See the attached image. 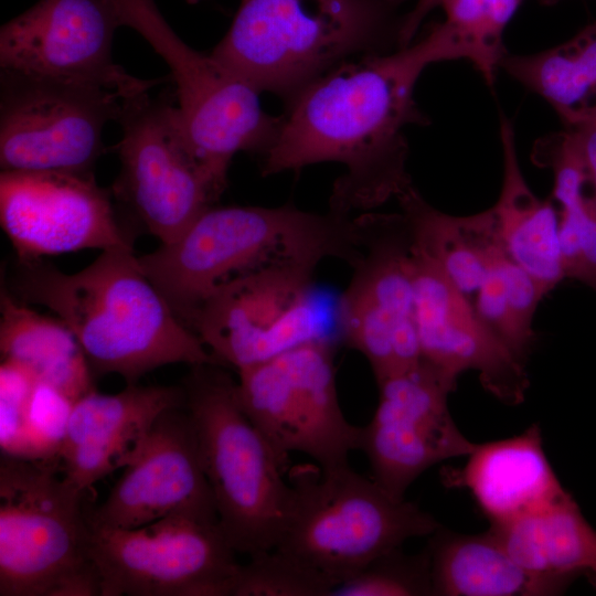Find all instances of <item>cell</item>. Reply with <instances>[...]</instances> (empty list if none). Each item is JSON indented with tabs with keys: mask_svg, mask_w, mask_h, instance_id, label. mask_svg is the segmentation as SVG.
I'll return each mask as SVG.
<instances>
[{
	"mask_svg": "<svg viewBox=\"0 0 596 596\" xmlns=\"http://www.w3.org/2000/svg\"><path fill=\"white\" fill-rule=\"evenodd\" d=\"M471 58L470 47L445 20L407 46L340 64L287 103L279 135L260 158L262 174L343 164L329 204L344 216L398 199L413 187L405 129L429 124L414 98L418 78L432 64Z\"/></svg>",
	"mask_w": 596,
	"mask_h": 596,
	"instance_id": "obj_1",
	"label": "cell"
},
{
	"mask_svg": "<svg viewBox=\"0 0 596 596\" xmlns=\"http://www.w3.org/2000/svg\"><path fill=\"white\" fill-rule=\"evenodd\" d=\"M4 285L66 324L94 376L117 374L136 384L168 364H219L143 274L134 251H104L71 274L41 259H17Z\"/></svg>",
	"mask_w": 596,
	"mask_h": 596,
	"instance_id": "obj_2",
	"label": "cell"
},
{
	"mask_svg": "<svg viewBox=\"0 0 596 596\" xmlns=\"http://www.w3.org/2000/svg\"><path fill=\"white\" fill-rule=\"evenodd\" d=\"M363 237V214H319L291 205L210 206L175 241L137 260L190 329L200 307L225 285L280 269L316 272L327 258L353 266Z\"/></svg>",
	"mask_w": 596,
	"mask_h": 596,
	"instance_id": "obj_3",
	"label": "cell"
},
{
	"mask_svg": "<svg viewBox=\"0 0 596 596\" xmlns=\"http://www.w3.org/2000/svg\"><path fill=\"white\" fill-rule=\"evenodd\" d=\"M408 0H241L211 55L289 103L340 64L398 47Z\"/></svg>",
	"mask_w": 596,
	"mask_h": 596,
	"instance_id": "obj_4",
	"label": "cell"
},
{
	"mask_svg": "<svg viewBox=\"0 0 596 596\" xmlns=\"http://www.w3.org/2000/svg\"><path fill=\"white\" fill-rule=\"evenodd\" d=\"M181 385L224 535L248 556L274 549L292 496L287 460L246 415L222 365H193Z\"/></svg>",
	"mask_w": 596,
	"mask_h": 596,
	"instance_id": "obj_5",
	"label": "cell"
},
{
	"mask_svg": "<svg viewBox=\"0 0 596 596\" xmlns=\"http://www.w3.org/2000/svg\"><path fill=\"white\" fill-rule=\"evenodd\" d=\"M84 491L61 462L2 455L0 596H96Z\"/></svg>",
	"mask_w": 596,
	"mask_h": 596,
	"instance_id": "obj_6",
	"label": "cell"
},
{
	"mask_svg": "<svg viewBox=\"0 0 596 596\" xmlns=\"http://www.w3.org/2000/svg\"><path fill=\"white\" fill-rule=\"evenodd\" d=\"M291 502L274 549L331 578L337 585L409 539L440 524L417 504L392 497L349 464L331 469L302 465L290 472ZM337 587V586H336Z\"/></svg>",
	"mask_w": 596,
	"mask_h": 596,
	"instance_id": "obj_7",
	"label": "cell"
},
{
	"mask_svg": "<svg viewBox=\"0 0 596 596\" xmlns=\"http://www.w3.org/2000/svg\"><path fill=\"white\" fill-rule=\"evenodd\" d=\"M108 2L120 26L137 31L167 63L184 130L222 194L233 157L245 151L262 158L275 143L283 116L263 109L260 92L248 81L181 40L153 0Z\"/></svg>",
	"mask_w": 596,
	"mask_h": 596,
	"instance_id": "obj_8",
	"label": "cell"
},
{
	"mask_svg": "<svg viewBox=\"0 0 596 596\" xmlns=\"http://www.w3.org/2000/svg\"><path fill=\"white\" fill-rule=\"evenodd\" d=\"M111 194L161 244L175 241L221 193L199 161L177 105L142 93L123 102Z\"/></svg>",
	"mask_w": 596,
	"mask_h": 596,
	"instance_id": "obj_9",
	"label": "cell"
},
{
	"mask_svg": "<svg viewBox=\"0 0 596 596\" xmlns=\"http://www.w3.org/2000/svg\"><path fill=\"white\" fill-rule=\"evenodd\" d=\"M237 373L242 408L285 460L301 453L331 469L360 450L362 427L342 412L333 350L323 338Z\"/></svg>",
	"mask_w": 596,
	"mask_h": 596,
	"instance_id": "obj_10",
	"label": "cell"
},
{
	"mask_svg": "<svg viewBox=\"0 0 596 596\" xmlns=\"http://www.w3.org/2000/svg\"><path fill=\"white\" fill-rule=\"evenodd\" d=\"M91 532L99 596H230L240 563L219 520L175 513Z\"/></svg>",
	"mask_w": 596,
	"mask_h": 596,
	"instance_id": "obj_11",
	"label": "cell"
},
{
	"mask_svg": "<svg viewBox=\"0 0 596 596\" xmlns=\"http://www.w3.org/2000/svg\"><path fill=\"white\" fill-rule=\"evenodd\" d=\"M1 171L91 173L124 97L100 87L0 74Z\"/></svg>",
	"mask_w": 596,
	"mask_h": 596,
	"instance_id": "obj_12",
	"label": "cell"
},
{
	"mask_svg": "<svg viewBox=\"0 0 596 596\" xmlns=\"http://www.w3.org/2000/svg\"><path fill=\"white\" fill-rule=\"evenodd\" d=\"M413 246L402 212H366L362 255L341 296L339 318L347 343L365 356L376 382L422 360Z\"/></svg>",
	"mask_w": 596,
	"mask_h": 596,
	"instance_id": "obj_13",
	"label": "cell"
},
{
	"mask_svg": "<svg viewBox=\"0 0 596 596\" xmlns=\"http://www.w3.org/2000/svg\"><path fill=\"white\" fill-rule=\"evenodd\" d=\"M120 26L108 0H40L0 30V70L100 87L124 98L160 81L128 74L111 55Z\"/></svg>",
	"mask_w": 596,
	"mask_h": 596,
	"instance_id": "obj_14",
	"label": "cell"
},
{
	"mask_svg": "<svg viewBox=\"0 0 596 596\" xmlns=\"http://www.w3.org/2000/svg\"><path fill=\"white\" fill-rule=\"evenodd\" d=\"M111 191L94 173L1 171L0 223L19 260L82 249H132Z\"/></svg>",
	"mask_w": 596,
	"mask_h": 596,
	"instance_id": "obj_15",
	"label": "cell"
},
{
	"mask_svg": "<svg viewBox=\"0 0 596 596\" xmlns=\"http://www.w3.org/2000/svg\"><path fill=\"white\" fill-rule=\"evenodd\" d=\"M376 383L379 402L362 427L360 450L369 460L372 478L392 497L404 500L424 471L467 456L476 444L461 434L448 408V396L457 385L424 360Z\"/></svg>",
	"mask_w": 596,
	"mask_h": 596,
	"instance_id": "obj_16",
	"label": "cell"
},
{
	"mask_svg": "<svg viewBox=\"0 0 596 596\" xmlns=\"http://www.w3.org/2000/svg\"><path fill=\"white\" fill-rule=\"evenodd\" d=\"M313 273L280 269L234 280L200 307L190 329L220 365L236 371L322 338L310 300Z\"/></svg>",
	"mask_w": 596,
	"mask_h": 596,
	"instance_id": "obj_17",
	"label": "cell"
},
{
	"mask_svg": "<svg viewBox=\"0 0 596 596\" xmlns=\"http://www.w3.org/2000/svg\"><path fill=\"white\" fill-rule=\"evenodd\" d=\"M413 260L422 360L456 385L464 372L476 371L482 387L500 402L522 403L530 385L525 362L485 323L471 301L415 242Z\"/></svg>",
	"mask_w": 596,
	"mask_h": 596,
	"instance_id": "obj_18",
	"label": "cell"
},
{
	"mask_svg": "<svg viewBox=\"0 0 596 596\" xmlns=\"http://www.w3.org/2000/svg\"><path fill=\"white\" fill-rule=\"evenodd\" d=\"M175 513L219 520L184 406L160 415L143 451L125 468L104 502L87 504L91 525L115 529L138 528Z\"/></svg>",
	"mask_w": 596,
	"mask_h": 596,
	"instance_id": "obj_19",
	"label": "cell"
},
{
	"mask_svg": "<svg viewBox=\"0 0 596 596\" xmlns=\"http://www.w3.org/2000/svg\"><path fill=\"white\" fill-rule=\"evenodd\" d=\"M184 406L182 385L127 384L115 394L91 390L74 402L61 450L64 477L86 492L143 451L162 413Z\"/></svg>",
	"mask_w": 596,
	"mask_h": 596,
	"instance_id": "obj_20",
	"label": "cell"
},
{
	"mask_svg": "<svg viewBox=\"0 0 596 596\" xmlns=\"http://www.w3.org/2000/svg\"><path fill=\"white\" fill-rule=\"evenodd\" d=\"M459 469L443 472L449 488H465L490 525L541 509L570 494L543 448L540 426L476 444Z\"/></svg>",
	"mask_w": 596,
	"mask_h": 596,
	"instance_id": "obj_21",
	"label": "cell"
},
{
	"mask_svg": "<svg viewBox=\"0 0 596 596\" xmlns=\"http://www.w3.org/2000/svg\"><path fill=\"white\" fill-rule=\"evenodd\" d=\"M489 530L523 568L562 592L582 575L596 587V530L571 494Z\"/></svg>",
	"mask_w": 596,
	"mask_h": 596,
	"instance_id": "obj_22",
	"label": "cell"
},
{
	"mask_svg": "<svg viewBox=\"0 0 596 596\" xmlns=\"http://www.w3.org/2000/svg\"><path fill=\"white\" fill-rule=\"evenodd\" d=\"M503 178L491 207L509 256L525 269L547 295L565 273L558 238V212L550 200L535 195L519 164L512 123L501 117Z\"/></svg>",
	"mask_w": 596,
	"mask_h": 596,
	"instance_id": "obj_23",
	"label": "cell"
},
{
	"mask_svg": "<svg viewBox=\"0 0 596 596\" xmlns=\"http://www.w3.org/2000/svg\"><path fill=\"white\" fill-rule=\"evenodd\" d=\"M426 546L436 596H550L563 592L534 576L494 533L461 534L438 528Z\"/></svg>",
	"mask_w": 596,
	"mask_h": 596,
	"instance_id": "obj_24",
	"label": "cell"
},
{
	"mask_svg": "<svg viewBox=\"0 0 596 596\" xmlns=\"http://www.w3.org/2000/svg\"><path fill=\"white\" fill-rule=\"evenodd\" d=\"M397 201L409 222L415 245L436 260L470 300L508 254L492 209L468 216L450 215L432 206L414 185Z\"/></svg>",
	"mask_w": 596,
	"mask_h": 596,
	"instance_id": "obj_25",
	"label": "cell"
},
{
	"mask_svg": "<svg viewBox=\"0 0 596 596\" xmlns=\"http://www.w3.org/2000/svg\"><path fill=\"white\" fill-rule=\"evenodd\" d=\"M0 351L73 401L95 389L94 374L73 332L58 318L38 312L10 290L0 295Z\"/></svg>",
	"mask_w": 596,
	"mask_h": 596,
	"instance_id": "obj_26",
	"label": "cell"
},
{
	"mask_svg": "<svg viewBox=\"0 0 596 596\" xmlns=\"http://www.w3.org/2000/svg\"><path fill=\"white\" fill-rule=\"evenodd\" d=\"M532 159L553 173V200L560 205L558 238L565 278L596 290V196L585 194L590 182L574 134L564 131L539 139Z\"/></svg>",
	"mask_w": 596,
	"mask_h": 596,
	"instance_id": "obj_27",
	"label": "cell"
},
{
	"mask_svg": "<svg viewBox=\"0 0 596 596\" xmlns=\"http://www.w3.org/2000/svg\"><path fill=\"white\" fill-rule=\"evenodd\" d=\"M500 67L562 118L596 99V22L552 49L528 55L507 53Z\"/></svg>",
	"mask_w": 596,
	"mask_h": 596,
	"instance_id": "obj_28",
	"label": "cell"
},
{
	"mask_svg": "<svg viewBox=\"0 0 596 596\" xmlns=\"http://www.w3.org/2000/svg\"><path fill=\"white\" fill-rule=\"evenodd\" d=\"M546 296L508 254L491 269L471 302L485 323L526 363L536 334L533 318Z\"/></svg>",
	"mask_w": 596,
	"mask_h": 596,
	"instance_id": "obj_29",
	"label": "cell"
},
{
	"mask_svg": "<svg viewBox=\"0 0 596 596\" xmlns=\"http://www.w3.org/2000/svg\"><path fill=\"white\" fill-rule=\"evenodd\" d=\"M523 0H437L446 21L472 53L471 64L492 85L503 56L504 30Z\"/></svg>",
	"mask_w": 596,
	"mask_h": 596,
	"instance_id": "obj_30",
	"label": "cell"
},
{
	"mask_svg": "<svg viewBox=\"0 0 596 596\" xmlns=\"http://www.w3.org/2000/svg\"><path fill=\"white\" fill-rule=\"evenodd\" d=\"M337 584L321 572L277 549L249 555L238 565L230 596H331Z\"/></svg>",
	"mask_w": 596,
	"mask_h": 596,
	"instance_id": "obj_31",
	"label": "cell"
},
{
	"mask_svg": "<svg viewBox=\"0 0 596 596\" xmlns=\"http://www.w3.org/2000/svg\"><path fill=\"white\" fill-rule=\"evenodd\" d=\"M433 595L430 562L425 547L417 554L395 549L341 582L331 596Z\"/></svg>",
	"mask_w": 596,
	"mask_h": 596,
	"instance_id": "obj_32",
	"label": "cell"
},
{
	"mask_svg": "<svg viewBox=\"0 0 596 596\" xmlns=\"http://www.w3.org/2000/svg\"><path fill=\"white\" fill-rule=\"evenodd\" d=\"M74 402L56 387L36 381L26 411L30 460L61 462Z\"/></svg>",
	"mask_w": 596,
	"mask_h": 596,
	"instance_id": "obj_33",
	"label": "cell"
},
{
	"mask_svg": "<svg viewBox=\"0 0 596 596\" xmlns=\"http://www.w3.org/2000/svg\"><path fill=\"white\" fill-rule=\"evenodd\" d=\"M33 375L20 365L2 360L0 365V447L2 455L30 460L26 411Z\"/></svg>",
	"mask_w": 596,
	"mask_h": 596,
	"instance_id": "obj_34",
	"label": "cell"
},
{
	"mask_svg": "<svg viewBox=\"0 0 596 596\" xmlns=\"http://www.w3.org/2000/svg\"><path fill=\"white\" fill-rule=\"evenodd\" d=\"M561 119L578 141L596 196V99Z\"/></svg>",
	"mask_w": 596,
	"mask_h": 596,
	"instance_id": "obj_35",
	"label": "cell"
},
{
	"mask_svg": "<svg viewBox=\"0 0 596 596\" xmlns=\"http://www.w3.org/2000/svg\"><path fill=\"white\" fill-rule=\"evenodd\" d=\"M437 0H417L415 6L404 14L400 30L398 47L411 44L427 14L436 8Z\"/></svg>",
	"mask_w": 596,
	"mask_h": 596,
	"instance_id": "obj_36",
	"label": "cell"
},
{
	"mask_svg": "<svg viewBox=\"0 0 596 596\" xmlns=\"http://www.w3.org/2000/svg\"><path fill=\"white\" fill-rule=\"evenodd\" d=\"M545 4H553L558 2L560 0H542Z\"/></svg>",
	"mask_w": 596,
	"mask_h": 596,
	"instance_id": "obj_37",
	"label": "cell"
}]
</instances>
